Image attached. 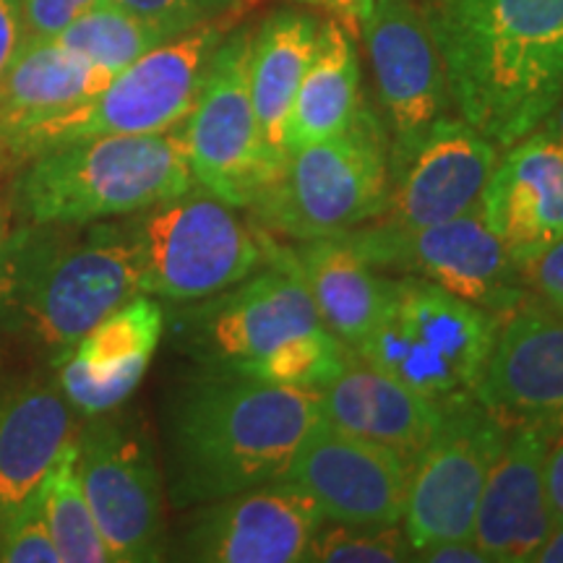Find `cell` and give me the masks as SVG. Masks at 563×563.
Returning a JSON list of instances; mask_svg holds the SVG:
<instances>
[{"label":"cell","instance_id":"obj_19","mask_svg":"<svg viewBox=\"0 0 563 563\" xmlns=\"http://www.w3.org/2000/svg\"><path fill=\"white\" fill-rule=\"evenodd\" d=\"M498 152L490 139L462 118H441L394 180L389 207L376 222L422 228L477 209Z\"/></svg>","mask_w":563,"mask_h":563},{"label":"cell","instance_id":"obj_36","mask_svg":"<svg viewBox=\"0 0 563 563\" xmlns=\"http://www.w3.org/2000/svg\"><path fill=\"white\" fill-rule=\"evenodd\" d=\"M415 561L426 563H490L488 555L473 538H452V540H439L420 551H415Z\"/></svg>","mask_w":563,"mask_h":563},{"label":"cell","instance_id":"obj_17","mask_svg":"<svg viewBox=\"0 0 563 563\" xmlns=\"http://www.w3.org/2000/svg\"><path fill=\"white\" fill-rule=\"evenodd\" d=\"M473 397L504 426L563 422V311L527 292L498 316Z\"/></svg>","mask_w":563,"mask_h":563},{"label":"cell","instance_id":"obj_2","mask_svg":"<svg viewBox=\"0 0 563 563\" xmlns=\"http://www.w3.org/2000/svg\"><path fill=\"white\" fill-rule=\"evenodd\" d=\"M426 21L464 123L498 150L563 97V0H433Z\"/></svg>","mask_w":563,"mask_h":563},{"label":"cell","instance_id":"obj_39","mask_svg":"<svg viewBox=\"0 0 563 563\" xmlns=\"http://www.w3.org/2000/svg\"><path fill=\"white\" fill-rule=\"evenodd\" d=\"M545 493L548 506H551L553 522L563 525V426L553 431L545 454Z\"/></svg>","mask_w":563,"mask_h":563},{"label":"cell","instance_id":"obj_8","mask_svg":"<svg viewBox=\"0 0 563 563\" xmlns=\"http://www.w3.org/2000/svg\"><path fill=\"white\" fill-rule=\"evenodd\" d=\"M496 329V313L435 282L399 274L391 277L382 316L355 352L435 402H449L473 394Z\"/></svg>","mask_w":563,"mask_h":563},{"label":"cell","instance_id":"obj_20","mask_svg":"<svg viewBox=\"0 0 563 563\" xmlns=\"http://www.w3.org/2000/svg\"><path fill=\"white\" fill-rule=\"evenodd\" d=\"M563 426V422H561ZM559 426L511 428L477 504L473 540L490 563H530L553 530L545 493V454Z\"/></svg>","mask_w":563,"mask_h":563},{"label":"cell","instance_id":"obj_7","mask_svg":"<svg viewBox=\"0 0 563 563\" xmlns=\"http://www.w3.org/2000/svg\"><path fill=\"white\" fill-rule=\"evenodd\" d=\"M228 24H207L167 40L115 74L104 89L60 115L47 118L11 144L3 175L37 154L95 136H139L173 131L191 115L207 68Z\"/></svg>","mask_w":563,"mask_h":563},{"label":"cell","instance_id":"obj_40","mask_svg":"<svg viewBox=\"0 0 563 563\" xmlns=\"http://www.w3.org/2000/svg\"><path fill=\"white\" fill-rule=\"evenodd\" d=\"M530 563H563V525H553L548 538L532 553Z\"/></svg>","mask_w":563,"mask_h":563},{"label":"cell","instance_id":"obj_30","mask_svg":"<svg viewBox=\"0 0 563 563\" xmlns=\"http://www.w3.org/2000/svg\"><path fill=\"white\" fill-rule=\"evenodd\" d=\"M350 347L327 327L282 342L279 347L266 352L249 365H243V376L256 382L287 386V389H316L321 391L347 361Z\"/></svg>","mask_w":563,"mask_h":563},{"label":"cell","instance_id":"obj_4","mask_svg":"<svg viewBox=\"0 0 563 563\" xmlns=\"http://www.w3.org/2000/svg\"><path fill=\"white\" fill-rule=\"evenodd\" d=\"M11 178L19 222L55 224L123 220L196 186L183 125L70 141L37 154Z\"/></svg>","mask_w":563,"mask_h":563},{"label":"cell","instance_id":"obj_31","mask_svg":"<svg viewBox=\"0 0 563 563\" xmlns=\"http://www.w3.org/2000/svg\"><path fill=\"white\" fill-rule=\"evenodd\" d=\"M415 561V551L399 525L355 527L323 522L313 532L302 563H399Z\"/></svg>","mask_w":563,"mask_h":563},{"label":"cell","instance_id":"obj_6","mask_svg":"<svg viewBox=\"0 0 563 563\" xmlns=\"http://www.w3.org/2000/svg\"><path fill=\"white\" fill-rule=\"evenodd\" d=\"M121 224L139 290L165 302L211 298L266 264L262 228L199 186L123 217Z\"/></svg>","mask_w":563,"mask_h":563},{"label":"cell","instance_id":"obj_25","mask_svg":"<svg viewBox=\"0 0 563 563\" xmlns=\"http://www.w3.org/2000/svg\"><path fill=\"white\" fill-rule=\"evenodd\" d=\"M290 262L311 292L323 327L355 350L382 316L391 277L373 269L342 238L300 241Z\"/></svg>","mask_w":563,"mask_h":563},{"label":"cell","instance_id":"obj_26","mask_svg":"<svg viewBox=\"0 0 563 563\" xmlns=\"http://www.w3.org/2000/svg\"><path fill=\"white\" fill-rule=\"evenodd\" d=\"M321 21L311 13L277 11L253 32L251 42V100L256 110L264 150L282 173L287 162L285 125L295 95L313 58Z\"/></svg>","mask_w":563,"mask_h":563},{"label":"cell","instance_id":"obj_13","mask_svg":"<svg viewBox=\"0 0 563 563\" xmlns=\"http://www.w3.org/2000/svg\"><path fill=\"white\" fill-rule=\"evenodd\" d=\"M511 428L473 394L443 402V420L415 462L402 530L412 551L452 538H473L477 504Z\"/></svg>","mask_w":563,"mask_h":563},{"label":"cell","instance_id":"obj_42","mask_svg":"<svg viewBox=\"0 0 563 563\" xmlns=\"http://www.w3.org/2000/svg\"><path fill=\"white\" fill-rule=\"evenodd\" d=\"M3 232H5V230H3V220H0V235H3Z\"/></svg>","mask_w":563,"mask_h":563},{"label":"cell","instance_id":"obj_28","mask_svg":"<svg viewBox=\"0 0 563 563\" xmlns=\"http://www.w3.org/2000/svg\"><path fill=\"white\" fill-rule=\"evenodd\" d=\"M167 40H173L170 34L139 19L136 13L121 9L112 0L84 13L55 37L66 51L76 53L95 68L108 70L110 76L121 74L154 47L165 45Z\"/></svg>","mask_w":563,"mask_h":563},{"label":"cell","instance_id":"obj_33","mask_svg":"<svg viewBox=\"0 0 563 563\" xmlns=\"http://www.w3.org/2000/svg\"><path fill=\"white\" fill-rule=\"evenodd\" d=\"M0 563H60L47 527L42 490L0 527Z\"/></svg>","mask_w":563,"mask_h":563},{"label":"cell","instance_id":"obj_18","mask_svg":"<svg viewBox=\"0 0 563 563\" xmlns=\"http://www.w3.org/2000/svg\"><path fill=\"white\" fill-rule=\"evenodd\" d=\"M165 327L162 302L139 292L53 361L55 382L74 412L87 420L129 402L150 371Z\"/></svg>","mask_w":563,"mask_h":563},{"label":"cell","instance_id":"obj_12","mask_svg":"<svg viewBox=\"0 0 563 563\" xmlns=\"http://www.w3.org/2000/svg\"><path fill=\"white\" fill-rule=\"evenodd\" d=\"M251 42L249 30L224 34L183 123L194 183L235 209H249L279 178L251 100Z\"/></svg>","mask_w":563,"mask_h":563},{"label":"cell","instance_id":"obj_29","mask_svg":"<svg viewBox=\"0 0 563 563\" xmlns=\"http://www.w3.org/2000/svg\"><path fill=\"white\" fill-rule=\"evenodd\" d=\"M45 517L60 563H112L76 470V439L47 475Z\"/></svg>","mask_w":563,"mask_h":563},{"label":"cell","instance_id":"obj_15","mask_svg":"<svg viewBox=\"0 0 563 563\" xmlns=\"http://www.w3.org/2000/svg\"><path fill=\"white\" fill-rule=\"evenodd\" d=\"M361 34L389 123L391 180H397L433 125L446 118V74L415 0H376Z\"/></svg>","mask_w":563,"mask_h":563},{"label":"cell","instance_id":"obj_41","mask_svg":"<svg viewBox=\"0 0 563 563\" xmlns=\"http://www.w3.org/2000/svg\"><path fill=\"white\" fill-rule=\"evenodd\" d=\"M538 131H543L548 139L555 141V144L563 150V97H561V102L553 108L551 115H548L545 121L538 125Z\"/></svg>","mask_w":563,"mask_h":563},{"label":"cell","instance_id":"obj_37","mask_svg":"<svg viewBox=\"0 0 563 563\" xmlns=\"http://www.w3.org/2000/svg\"><path fill=\"white\" fill-rule=\"evenodd\" d=\"M298 3L327 11L336 24H342L352 37H357L363 32L365 21L371 19L376 0H298Z\"/></svg>","mask_w":563,"mask_h":563},{"label":"cell","instance_id":"obj_27","mask_svg":"<svg viewBox=\"0 0 563 563\" xmlns=\"http://www.w3.org/2000/svg\"><path fill=\"white\" fill-rule=\"evenodd\" d=\"M361 110V63L352 34L334 19L323 21L285 125L287 157L300 146L340 136Z\"/></svg>","mask_w":563,"mask_h":563},{"label":"cell","instance_id":"obj_32","mask_svg":"<svg viewBox=\"0 0 563 563\" xmlns=\"http://www.w3.org/2000/svg\"><path fill=\"white\" fill-rule=\"evenodd\" d=\"M170 37L207 24H230L249 0H112Z\"/></svg>","mask_w":563,"mask_h":563},{"label":"cell","instance_id":"obj_5","mask_svg":"<svg viewBox=\"0 0 563 563\" xmlns=\"http://www.w3.org/2000/svg\"><path fill=\"white\" fill-rule=\"evenodd\" d=\"M389 139L368 110L340 136L290 152L279 178L251 203L269 235L319 241L376 222L391 199Z\"/></svg>","mask_w":563,"mask_h":563},{"label":"cell","instance_id":"obj_24","mask_svg":"<svg viewBox=\"0 0 563 563\" xmlns=\"http://www.w3.org/2000/svg\"><path fill=\"white\" fill-rule=\"evenodd\" d=\"M108 70L66 51L55 40H24L0 74V175L11 144L47 118L81 104L110 84Z\"/></svg>","mask_w":563,"mask_h":563},{"label":"cell","instance_id":"obj_16","mask_svg":"<svg viewBox=\"0 0 563 563\" xmlns=\"http://www.w3.org/2000/svg\"><path fill=\"white\" fill-rule=\"evenodd\" d=\"M323 522L311 498L274 481L191 506L170 555L194 563H302Z\"/></svg>","mask_w":563,"mask_h":563},{"label":"cell","instance_id":"obj_9","mask_svg":"<svg viewBox=\"0 0 563 563\" xmlns=\"http://www.w3.org/2000/svg\"><path fill=\"white\" fill-rule=\"evenodd\" d=\"M76 470L112 563H154L170 555L165 475L136 412L110 410L76 431Z\"/></svg>","mask_w":563,"mask_h":563},{"label":"cell","instance_id":"obj_14","mask_svg":"<svg viewBox=\"0 0 563 563\" xmlns=\"http://www.w3.org/2000/svg\"><path fill=\"white\" fill-rule=\"evenodd\" d=\"M412 467L391 449L321 418L308 428L279 481L316 504L327 522L402 525Z\"/></svg>","mask_w":563,"mask_h":563},{"label":"cell","instance_id":"obj_1","mask_svg":"<svg viewBox=\"0 0 563 563\" xmlns=\"http://www.w3.org/2000/svg\"><path fill=\"white\" fill-rule=\"evenodd\" d=\"M319 418L321 391L199 368L162 407L167 498L191 509L279 481Z\"/></svg>","mask_w":563,"mask_h":563},{"label":"cell","instance_id":"obj_34","mask_svg":"<svg viewBox=\"0 0 563 563\" xmlns=\"http://www.w3.org/2000/svg\"><path fill=\"white\" fill-rule=\"evenodd\" d=\"M110 0H19L26 40H55L76 19Z\"/></svg>","mask_w":563,"mask_h":563},{"label":"cell","instance_id":"obj_23","mask_svg":"<svg viewBox=\"0 0 563 563\" xmlns=\"http://www.w3.org/2000/svg\"><path fill=\"white\" fill-rule=\"evenodd\" d=\"M321 415L336 428L397 452L415 467L443 420V402L365 363L350 350L342 371L321 389Z\"/></svg>","mask_w":563,"mask_h":563},{"label":"cell","instance_id":"obj_3","mask_svg":"<svg viewBox=\"0 0 563 563\" xmlns=\"http://www.w3.org/2000/svg\"><path fill=\"white\" fill-rule=\"evenodd\" d=\"M139 292L121 222H19L0 235V329L53 361Z\"/></svg>","mask_w":563,"mask_h":563},{"label":"cell","instance_id":"obj_35","mask_svg":"<svg viewBox=\"0 0 563 563\" xmlns=\"http://www.w3.org/2000/svg\"><path fill=\"white\" fill-rule=\"evenodd\" d=\"M517 269L527 290L563 311V235L532 258L517 264Z\"/></svg>","mask_w":563,"mask_h":563},{"label":"cell","instance_id":"obj_11","mask_svg":"<svg viewBox=\"0 0 563 563\" xmlns=\"http://www.w3.org/2000/svg\"><path fill=\"white\" fill-rule=\"evenodd\" d=\"M336 238L361 253L373 269L435 282L496 316L530 292L509 249L493 235L481 209L422 228L371 222Z\"/></svg>","mask_w":563,"mask_h":563},{"label":"cell","instance_id":"obj_38","mask_svg":"<svg viewBox=\"0 0 563 563\" xmlns=\"http://www.w3.org/2000/svg\"><path fill=\"white\" fill-rule=\"evenodd\" d=\"M24 40L26 34L19 0H0V74L16 58Z\"/></svg>","mask_w":563,"mask_h":563},{"label":"cell","instance_id":"obj_10","mask_svg":"<svg viewBox=\"0 0 563 563\" xmlns=\"http://www.w3.org/2000/svg\"><path fill=\"white\" fill-rule=\"evenodd\" d=\"M264 245V269L175 313V344L201 368L241 371L282 342L323 327L290 249L274 243L269 232Z\"/></svg>","mask_w":563,"mask_h":563},{"label":"cell","instance_id":"obj_21","mask_svg":"<svg viewBox=\"0 0 563 563\" xmlns=\"http://www.w3.org/2000/svg\"><path fill=\"white\" fill-rule=\"evenodd\" d=\"M481 217L522 264L563 235V150L534 129L506 146L485 183Z\"/></svg>","mask_w":563,"mask_h":563},{"label":"cell","instance_id":"obj_22","mask_svg":"<svg viewBox=\"0 0 563 563\" xmlns=\"http://www.w3.org/2000/svg\"><path fill=\"white\" fill-rule=\"evenodd\" d=\"M76 418L55 378L30 376L0 389V527L42 490L76 439Z\"/></svg>","mask_w":563,"mask_h":563}]
</instances>
